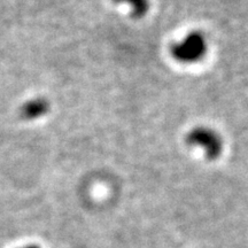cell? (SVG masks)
I'll return each mask as SVG.
<instances>
[{"label": "cell", "instance_id": "cell-1", "mask_svg": "<svg viewBox=\"0 0 248 248\" xmlns=\"http://www.w3.org/2000/svg\"><path fill=\"white\" fill-rule=\"evenodd\" d=\"M208 51V43L200 31H191L171 45L170 53L183 64H194L202 60Z\"/></svg>", "mask_w": 248, "mask_h": 248}, {"label": "cell", "instance_id": "cell-2", "mask_svg": "<svg viewBox=\"0 0 248 248\" xmlns=\"http://www.w3.org/2000/svg\"><path fill=\"white\" fill-rule=\"evenodd\" d=\"M186 142L191 147L203 152L204 156L209 160L217 159L222 154L223 141L215 130L208 126H197L186 136Z\"/></svg>", "mask_w": 248, "mask_h": 248}, {"label": "cell", "instance_id": "cell-3", "mask_svg": "<svg viewBox=\"0 0 248 248\" xmlns=\"http://www.w3.org/2000/svg\"><path fill=\"white\" fill-rule=\"evenodd\" d=\"M48 102L44 99H35L27 102L23 107V115L27 119H38V117L45 115L48 110Z\"/></svg>", "mask_w": 248, "mask_h": 248}, {"label": "cell", "instance_id": "cell-4", "mask_svg": "<svg viewBox=\"0 0 248 248\" xmlns=\"http://www.w3.org/2000/svg\"><path fill=\"white\" fill-rule=\"evenodd\" d=\"M114 1L128 6L132 15H135L136 17L144 16L150 9L148 0H114Z\"/></svg>", "mask_w": 248, "mask_h": 248}, {"label": "cell", "instance_id": "cell-5", "mask_svg": "<svg viewBox=\"0 0 248 248\" xmlns=\"http://www.w3.org/2000/svg\"><path fill=\"white\" fill-rule=\"evenodd\" d=\"M23 248H38V247H36V246H27V247H23Z\"/></svg>", "mask_w": 248, "mask_h": 248}]
</instances>
